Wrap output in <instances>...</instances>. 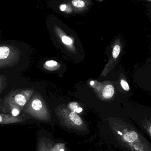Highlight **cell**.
I'll return each mask as SVG.
<instances>
[{"instance_id":"cell-1","label":"cell","mask_w":151,"mask_h":151,"mask_svg":"<svg viewBox=\"0 0 151 151\" xmlns=\"http://www.w3.org/2000/svg\"><path fill=\"white\" fill-rule=\"evenodd\" d=\"M133 120L151 139V116L136 115L132 117Z\"/></svg>"},{"instance_id":"cell-2","label":"cell","mask_w":151,"mask_h":151,"mask_svg":"<svg viewBox=\"0 0 151 151\" xmlns=\"http://www.w3.org/2000/svg\"><path fill=\"white\" fill-rule=\"evenodd\" d=\"M69 119L70 121L71 126L79 130L83 129V122L81 117L75 112L70 113L69 115Z\"/></svg>"},{"instance_id":"cell-3","label":"cell","mask_w":151,"mask_h":151,"mask_svg":"<svg viewBox=\"0 0 151 151\" xmlns=\"http://www.w3.org/2000/svg\"><path fill=\"white\" fill-rule=\"evenodd\" d=\"M114 93V88L113 85L108 84L104 88L103 96L106 99H110L113 96Z\"/></svg>"},{"instance_id":"cell-4","label":"cell","mask_w":151,"mask_h":151,"mask_svg":"<svg viewBox=\"0 0 151 151\" xmlns=\"http://www.w3.org/2000/svg\"><path fill=\"white\" fill-rule=\"evenodd\" d=\"M9 54L10 50L8 47H0V59H5L9 56Z\"/></svg>"},{"instance_id":"cell-5","label":"cell","mask_w":151,"mask_h":151,"mask_svg":"<svg viewBox=\"0 0 151 151\" xmlns=\"http://www.w3.org/2000/svg\"><path fill=\"white\" fill-rule=\"evenodd\" d=\"M15 100L16 103L20 106L24 105L26 102L25 98L21 94H18L15 96Z\"/></svg>"},{"instance_id":"cell-6","label":"cell","mask_w":151,"mask_h":151,"mask_svg":"<svg viewBox=\"0 0 151 151\" xmlns=\"http://www.w3.org/2000/svg\"><path fill=\"white\" fill-rule=\"evenodd\" d=\"M72 4L77 9H83L85 6V3L83 0H73Z\"/></svg>"},{"instance_id":"cell-7","label":"cell","mask_w":151,"mask_h":151,"mask_svg":"<svg viewBox=\"0 0 151 151\" xmlns=\"http://www.w3.org/2000/svg\"><path fill=\"white\" fill-rule=\"evenodd\" d=\"M121 50V47L119 44H116L114 47L112 51V56L114 59L118 58Z\"/></svg>"},{"instance_id":"cell-8","label":"cell","mask_w":151,"mask_h":151,"mask_svg":"<svg viewBox=\"0 0 151 151\" xmlns=\"http://www.w3.org/2000/svg\"><path fill=\"white\" fill-rule=\"evenodd\" d=\"M18 122V120H17L14 118H5L0 115V123H12Z\"/></svg>"},{"instance_id":"cell-9","label":"cell","mask_w":151,"mask_h":151,"mask_svg":"<svg viewBox=\"0 0 151 151\" xmlns=\"http://www.w3.org/2000/svg\"><path fill=\"white\" fill-rule=\"evenodd\" d=\"M32 107L35 111H40L42 107L41 101L39 99H35L33 101L32 104Z\"/></svg>"},{"instance_id":"cell-10","label":"cell","mask_w":151,"mask_h":151,"mask_svg":"<svg viewBox=\"0 0 151 151\" xmlns=\"http://www.w3.org/2000/svg\"><path fill=\"white\" fill-rule=\"evenodd\" d=\"M38 151H50V150L49 146L46 145V142L41 140L39 142Z\"/></svg>"},{"instance_id":"cell-11","label":"cell","mask_w":151,"mask_h":151,"mask_svg":"<svg viewBox=\"0 0 151 151\" xmlns=\"http://www.w3.org/2000/svg\"><path fill=\"white\" fill-rule=\"evenodd\" d=\"M48 146L50 151H65L64 149H63L64 148L63 145L61 144L56 145H54L52 147Z\"/></svg>"},{"instance_id":"cell-12","label":"cell","mask_w":151,"mask_h":151,"mask_svg":"<svg viewBox=\"0 0 151 151\" xmlns=\"http://www.w3.org/2000/svg\"><path fill=\"white\" fill-rule=\"evenodd\" d=\"M121 85L122 88L126 91H129L130 90V87L129 84L126 80L121 79L120 81Z\"/></svg>"},{"instance_id":"cell-13","label":"cell","mask_w":151,"mask_h":151,"mask_svg":"<svg viewBox=\"0 0 151 151\" xmlns=\"http://www.w3.org/2000/svg\"><path fill=\"white\" fill-rule=\"evenodd\" d=\"M62 42L64 44L67 45H71L73 43V41L70 37L66 36H63L62 38Z\"/></svg>"},{"instance_id":"cell-14","label":"cell","mask_w":151,"mask_h":151,"mask_svg":"<svg viewBox=\"0 0 151 151\" xmlns=\"http://www.w3.org/2000/svg\"><path fill=\"white\" fill-rule=\"evenodd\" d=\"M45 64L49 67H53L57 65L58 63L56 61L51 60V61H47Z\"/></svg>"},{"instance_id":"cell-15","label":"cell","mask_w":151,"mask_h":151,"mask_svg":"<svg viewBox=\"0 0 151 151\" xmlns=\"http://www.w3.org/2000/svg\"><path fill=\"white\" fill-rule=\"evenodd\" d=\"M70 108L73 111V112H74L75 109H76L77 107H78V106H77V104H76V103H72L70 105Z\"/></svg>"},{"instance_id":"cell-16","label":"cell","mask_w":151,"mask_h":151,"mask_svg":"<svg viewBox=\"0 0 151 151\" xmlns=\"http://www.w3.org/2000/svg\"><path fill=\"white\" fill-rule=\"evenodd\" d=\"M19 111L17 109H14L12 111V114L13 116H17L19 114Z\"/></svg>"},{"instance_id":"cell-17","label":"cell","mask_w":151,"mask_h":151,"mask_svg":"<svg viewBox=\"0 0 151 151\" xmlns=\"http://www.w3.org/2000/svg\"><path fill=\"white\" fill-rule=\"evenodd\" d=\"M82 108H81V107H78L75 109L74 112H75L76 113H81V112H82Z\"/></svg>"},{"instance_id":"cell-18","label":"cell","mask_w":151,"mask_h":151,"mask_svg":"<svg viewBox=\"0 0 151 151\" xmlns=\"http://www.w3.org/2000/svg\"><path fill=\"white\" fill-rule=\"evenodd\" d=\"M66 8H67V6H66V5H65V4H63V5H61V7H60V9H61L62 11H64L66 10Z\"/></svg>"},{"instance_id":"cell-19","label":"cell","mask_w":151,"mask_h":151,"mask_svg":"<svg viewBox=\"0 0 151 151\" xmlns=\"http://www.w3.org/2000/svg\"><path fill=\"white\" fill-rule=\"evenodd\" d=\"M147 6H148V9H149V14L151 15V3H148Z\"/></svg>"},{"instance_id":"cell-20","label":"cell","mask_w":151,"mask_h":151,"mask_svg":"<svg viewBox=\"0 0 151 151\" xmlns=\"http://www.w3.org/2000/svg\"><path fill=\"white\" fill-rule=\"evenodd\" d=\"M137 1H144L148 2V3H151V0H137Z\"/></svg>"}]
</instances>
